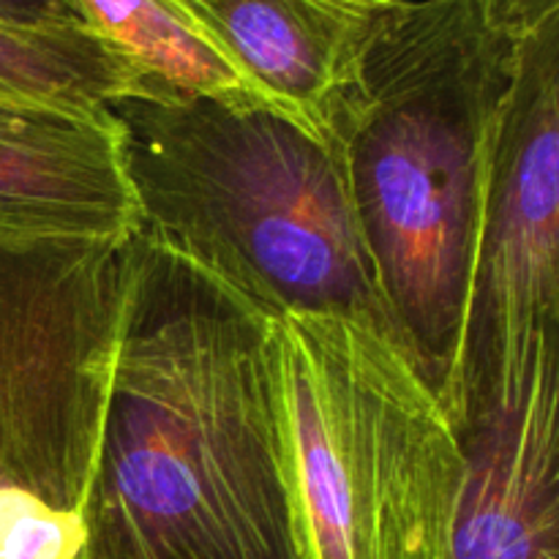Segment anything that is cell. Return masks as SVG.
Instances as JSON below:
<instances>
[{
    "mask_svg": "<svg viewBox=\"0 0 559 559\" xmlns=\"http://www.w3.org/2000/svg\"><path fill=\"white\" fill-rule=\"evenodd\" d=\"M76 559H306L273 317L145 233Z\"/></svg>",
    "mask_w": 559,
    "mask_h": 559,
    "instance_id": "cell-1",
    "label": "cell"
},
{
    "mask_svg": "<svg viewBox=\"0 0 559 559\" xmlns=\"http://www.w3.org/2000/svg\"><path fill=\"white\" fill-rule=\"evenodd\" d=\"M513 58L516 41L486 22L478 0H396L333 118L331 145L391 331L451 418Z\"/></svg>",
    "mask_w": 559,
    "mask_h": 559,
    "instance_id": "cell-2",
    "label": "cell"
},
{
    "mask_svg": "<svg viewBox=\"0 0 559 559\" xmlns=\"http://www.w3.org/2000/svg\"><path fill=\"white\" fill-rule=\"evenodd\" d=\"M107 115L140 233L271 317L342 314L393 336L331 142L156 80Z\"/></svg>",
    "mask_w": 559,
    "mask_h": 559,
    "instance_id": "cell-3",
    "label": "cell"
},
{
    "mask_svg": "<svg viewBox=\"0 0 559 559\" xmlns=\"http://www.w3.org/2000/svg\"><path fill=\"white\" fill-rule=\"evenodd\" d=\"M306 559H445L464 484L451 413L407 349L342 314L273 317Z\"/></svg>",
    "mask_w": 559,
    "mask_h": 559,
    "instance_id": "cell-4",
    "label": "cell"
},
{
    "mask_svg": "<svg viewBox=\"0 0 559 559\" xmlns=\"http://www.w3.org/2000/svg\"><path fill=\"white\" fill-rule=\"evenodd\" d=\"M131 238L0 229V559L82 555Z\"/></svg>",
    "mask_w": 559,
    "mask_h": 559,
    "instance_id": "cell-5",
    "label": "cell"
},
{
    "mask_svg": "<svg viewBox=\"0 0 559 559\" xmlns=\"http://www.w3.org/2000/svg\"><path fill=\"white\" fill-rule=\"evenodd\" d=\"M559 338V14L516 41L475 235L456 431L522 396Z\"/></svg>",
    "mask_w": 559,
    "mask_h": 559,
    "instance_id": "cell-6",
    "label": "cell"
},
{
    "mask_svg": "<svg viewBox=\"0 0 559 559\" xmlns=\"http://www.w3.org/2000/svg\"><path fill=\"white\" fill-rule=\"evenodd\" d=\"M265 98L331 142L360 58L396 0H169Z\"/></svg>",
    "mask_w": 559,
    "mask_h": 559,
    "instance_id": "cell-7",
    "label": "cell"
},
{
    "mask_svg": "<svg viewBox=\"0 0 559 559\" xmlns=\"http://www.w3.org/2000/svg\"><path fill=\"white\" fill-rule=\"evenodd\" d=\"M559 338L522 396L462 435L464 484L445 559H559Z\"/></svg>",
    "mask_w": 559,
    "mask_h": 559,
    "instance_id": "cell-8",
    "label": "cell"
},
{
    "mask_svg": "<svg viewBox=\"0 0 559 559\" xmlns=\"http://www.w3.org/2000/svg\"><path fill=\"white\" fill-rule=\"evenodd\" d=\"M0 229L52 238L140 233V211L107 112L0 98Z\"/></svg>",
    "mask_w": 559,
    "mask_h": 559,
    "instance_id": "cell-9",
    "label": "cell"
},
{
    "mask_svg": "<svg viewBox=\"0 0 559 559\" xmlns=\"http://www.w3.org/2000/svg\"><path fill=\"white\" fill-rule=\"evenodd\" d=\"M151 76L91 25L0 22V98L102 115Z\"/></svg>",
    "mask_w": 559,
    "mask_h": 559,
    "instance_id": "cell-10",
    "label": "cell"
},
{
    "mask_svg": "<svg viewBox=\"0 0 559 559\" xmlns=\"http://www.w3.org/2000/svg\"><path fill=\"white\" fill-rule=\"evenodd\" d=\"M91 27L112 38L151 80L233 107H265V98L169 0H76Z\"/></svg>",
    "mask_w": 559,
    "mask_h": 559,
    "instance_id": "cell-11",
    "label": "cell"
},
{
    "mask_svg": "<svg viewBox=\"0 0 559 559\" xmlns=\"http://www.w3.org/2000/svg\"><path fill=\"white\" fill-rule=\"evenodd\" d=\"M478 5L486 22L513 41L559 14V0H478Z\"/></svg>",
    "mask_w": 559,
    "mask_h": 559,
    "instance_id": "cell-12",
    "label": "cell"
},
{
    "mask_svg": "<svg viewBox=\"0 0 559 559\" xmlns=\"http://www.w3.org/2000/svg\"><path fill=\"white\" fill-rule=\"evenodd\" d=\"M0 22H9V25H87L76 0H0Z\"/></svg>",
    "mask_w": 559,
    "mask_h": 559,
    "instance_id": "cell-13",
    "label": "cell"
}]
</instances>
